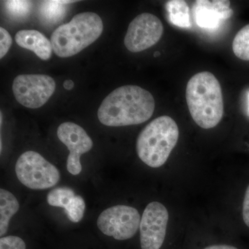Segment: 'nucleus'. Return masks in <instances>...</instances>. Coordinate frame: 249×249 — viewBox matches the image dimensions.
I'll list each match as a JSON object with an SVG mask.
<instances>
[{
  "instance_id": "nucleus-1",
  "label": "nucleus",
  "mask_w": 249,
  "mask_h": 249,
  "mask_svg": "<svg viewBox=\"0 0 249 249\" xmlns=\"http://www.w3.org/2000/svg\"><path fill=\"white\" fill-rule=\"evenodd\" d=\"M155 108V98L148 91L137 85H124L103 100L98 118L109 127L134 125L150 119Z\"/></svg>"
},
{
  "instance_id": "nucleus-2",
  "label": "nucleus",
  "mask_w": 249,
  "mask_h": 249,
  "mask_svg": "<svg viewBox=\"0 0 249 249\" xmlns=\"http://www.w3.org/2000/svg\"><path fill=\"white\" fill-rule=\"evenodd\" d=\"M186 98L193 120L203 129L216 127L224 115V100L219 80L212 73L202 71L188 82Z\"/></svg>"
},
{
  "instance_id": "nucleus-3",
  "label": "nucleus",
  "mask_w": 249,
  "mask_h": 249,
  "mask_svg": "<svg viewBox=\"0 0 249 249\" xmlns=\"http://www.w3.org/2000/svg\"><path fill=\"white\" fill-rule=\"evenodd\" d=\"M179 130L171 117L161 116L144 127L137 138L136 149L140 160L158 168L165 164L178 143Z\"/></svg>"
},
{
  "instance_id": "nucleus-4",
  "label": "nucleus",
  "mask_w": 249,
  "mask_h": 249,
  "mask_svg": "<svg viewBox=\"0 0 249 249\" xmlns=\"http://www.w3.org/2000/svg\"><path fill=\"white\" fill-rule=\"evenodd\" d=\"M103 31V20L98 14H77L53 31L51 37L53 52L60 58L76 55L97 40Z\"/></svg>"
},
{
  "instance_id": "nucleus-5",
  "label": "nucleus",
  "mask_w": 249,
  "mask_h": 249,
  "mask_svg": "<svg viewBox=\"0 0 249 249\" xmlns=\"http://www.w3.org/2000/svg\"><path fill=\"white\" fill-rule=\"evenodd\" d=\"M15 170L18 180L33 190L48 189L60 181L58 168L38 152H24L16 162Z\"/></svg>"
},
{
  "instance_id": "nucleus-6",
  "label": "nucleus",
  "mask_w": 249,
  "mask_h": 249,
  "mask_svg": "<svg viewBox=\"0 0 249 249\" xmlns=\"http://www.w3.org/2000/svg\"><path fill=\"white\" fill-rule=\"evenodd\" d=\"M140 214L137 209L124 205H117L105 210L97 219V226L104 235L118 241L132 238L138 231Z\"/></svg>"
},
{
  "instance_id": "nucleus-7",
  "label": "nucleus",
  "mask_w": 249,
  "mask_h": 249,
  "mask_svg": "<svg viewBox=\"0 0 249 249\" xmlns=\"http://www.w3.org/2000/svg\"><path fill=\"white\" fill-rule=\"evenodd\" d=\"M13 91L18 103L37 109L43 106L55 91V80L44 74H22L15 78Z\"/></svg>"
},
{
  "instance_id": "nucleus-8",
  "label": "nucleus",
  "mask_w": 249,
  "mask_h": 249,
  "mask_svg": "<svg viewBox=\"0 0 249 249\" xmlns=\"http://www.w3.org/2000/svg\"><path fill=\"white\" fill-rule=\"evenodd\" d=\"M163 34L161 21L155 15H139L129 24L124 44L132 53H139L156 45Z\"/></svg>"
},
{
  "instance_id": "nucleus-9",
  "label": "nucleus",
  "mask_w": 249,
  "mask_h": 249,
  "mask_svg": "<svg viewBox=\"0 0 249 249\" xmlns=\"http://www.w3.org/2000/svg\"><path fill=\"white\" fill-rule=\"evenodd\" d=\"M169 214L161 203H150L141 219L140 245L142 249H160L164 242Z\"/></svg>"
},
{
  "instance_id": "nucleus-10",
  "label": "nucleus",
  "mask_w": 249,
  "mask_h": 249,
  "mask_svg": "<svg viewBox=\"0 0 249 249\" xmlns=\"http://www.w3.org/2000/svg\"><path fill=\"white\" fill-rule=\"evenodd\" d=\"M57 135L59 140L70 150L67 158V170L71 175H79L82 171L80 157L91 150L92 140L83 127L71 122L60 124Z\"/></svg>"
},
{
  "instance_id": "nucleus-11",
  "label": "nucleus",
  "mask_w": 249,
  "mask_h": 249,
  "mask_svg": "<svg viewBox=\"0 0 249 249\" xmlns=\"http://www.w3.org/2000/svg\"><path fill=\"white\" fill-rule=\"evenodd\" d=\"M47 200L50 206L65 209L67 217L72 222H80L84 216V199L76 196L75 192L69 187L54 188L47 195Z\"/></svg>"
},
{
  "instance_id": "nucleus-12",
  "label": "nucleus",
  "mask_w": 249,
  "mask_h": 249,
  "mask_svg": "<svg viewBox=\"0 0 249 249\" xmlns=\"http://www.w3.org/2000/svg\"><path fill=\"white\" fill-rule=\"evenodd\" d=\"M229 1H207L199 0L196 1V24L200 27L214 29L222 19L231 17L232 11L229 8Z\"/></svg>"
},
{
  "instance_id": "nucleus-13",
  "label": "nucleus",
  "mask_w": 249,
  "mask_h": 249,
  "mask_svg": "<svg viewBox=\"0 0 249 249\" xmlns=\"http://www.w3.org/2000/svg\"><path fill=\"white\" fill-rule=\"evenodd\" d=\"M15 40L19 47L34 52L41 60H49L52 57L53 51L52 42L38 31H19Z\"/></svg>"
},
{
  "instance_id": "nucleus-14",
  "label": "nucleus",
  "mask_w": 249,
  "mask_h": 249,
  "mask_svg": "<svg viewBox=\"0 0 249 249\" xmlns=\"http://www.w3.org/2000/svg\"><path fill=\"white\" fill-rule=\"evenodd\" d=\"M19 204L16 196L6 190L0 189V236L4 237L9 229L11 218L17 213Z\"/></svg>"
},
{
  "instance_id": "nucleus-15",
  "label": "nucleus",
  "mask_w": 249,
  "mask_h": 249,
  "mask_svg": "<svg viewBox=\"0 0 249 249\" xmlns=\"http://www.w3.org/2000/svg\"><path fill=\"white\" fill-rule=\"evenodd\" d=\"M165 7L171 23L180 27H191L190 9L186 1L183 0H172L167 2Z\"/></svg>"
},
{
  "instance_id": "nucleus-16",
  "label": "nucleus",
  "mask_w": 249,
  "mask_h": 249,
  "mask_svg": "<svg viewBox=\"0 0 249 249\" xmlns=\"http://www.w3.org/2000/svg\"><path fill=\"white\" fill-rule=\"evenodd\" d=\"M73 1H45L41 4V16L50 22H58L65 13L64 5Z\"/></svg>"
},
{
  "instance_id": "nucleus-17",
  "label": "nucleus",
  "mask_w": 249,
  "mask_h": 249,
  "mask_svg": "<svg viewBox=\"0 0 249 249\" xmlns=\"http://www.w3.org/2000/svg\"><path fill=\"white\" fill-rule=\"evenodd\" d=\"M232 52L237 58L249 61V24L241 29L232 41Z\"/></svg>"
},
{
  "instance_id": "nucleus-18",
  "label": "nucleus",
  "mask_w": 249,
  "mask_h": 249,
  "mask_svg": "<svg viewBox=\"0 0 249 249\" xmlns=\"http://www.w3.org/2000/svg\"><path fill=\"white\" fill-rule=\"evenodd\" d=\"M6 10L10 15L16 18H24L29 14L31 2L29 1H5Z\"/></svg>"
},
{
  "instance_id": "nucleus-19",
  "label": "nucleus",
  "mask_w": 249,
  "mask_h": 249,
  "mask_svg": "<svg viewBox=\"0 0 249 249\" xmlns=\"http://www.w3.org/2000/svg\"><path fill=\"white\" fill-rule=\"evenodd\" d=\"M0 249H27V245L18 236H4L0 238Z\"/></svg>"
},
{
  "instance_id": "nucleus-20",
  "label": "nucleus",
  "mask_w": 249,
  "mask_h": 249,
  "mask_svg": "<svg viewBox=\"0 0 249 249\" xmlns=\"http://www.w3.org/2000/svg\"><path fill=\"white\" fill-rule=\"evenodd\" d=\"M12 37L4 28H0V58H3L12 45Z\"/></svg>"
},
{
  "instance_id": "nucleus-21",
  "label": "nucleus",
  "mask_w": 249,
  "mask_h": 249,
  "mask_svg": "<svg viewBox=\"0 0 249 249\" xmlns=\"http://www.w3.org/2000/svg\"><path fill=\"white\" fill-rule=\"evenodd\" d=\"M242 217L246 225L249 228V185L246 191L242 206Z\"/></svg>"
},
{
  "instance_id": "nucleus-22",
  "label": "nucleus",
  "mask_w": 249,
  "mask_h": 249,
  "mask_svg": "<svg viewBox=\"0 0 249 249\" xmlns=\"http://www.w3.org/2000/svg\"><path fill=\"white\" fill-rule=\"evenodd\" d=\"M204 249H238L232 246L226 245H211L206 247Z\"/></svg>"
},
{
  "instance_id": "nucleus-23",
  "label": "nucleus",
  "mask_w": 249,
  "mask_h": 249,
  "mask_svg": "<svg viewBox=\"0 0 249 249\" xmlns=\"http://www.w3.org/2000/svg\"><path fill=\"white\" fill-rule=\"evenodd\" d=\"M64 88L67 90H71L73 89V86H74V83L71 80H67L64 82L63 84Z\"/></svg>"
},
{
  "instance_id": "nucleus-24",
  "label": "nucleus",
  "mask_w": 249,
  "mask_h": 249,
  "mask_svg": "<svg viewBox=\"0 0 249 249\" xmlns=\"http://www.w3.org/2000/svg\"><path fill=\"white\" fill-rule=\"evenodd\" d=\"M0 116H1V117H0V124H2V113L1 112V114H0Z\"/></svg>"
},
{
  "instance_id": "nucleus-25",
  "label": "nucleus",
  "mask_w": 249,
  "mask_h": 249,
  "mask_svg": "<svg viewBox=\"0 0 249 249\" xmlns=\"http://www.w3.org/2000/svg\"></svg>"
}]
</instances>
